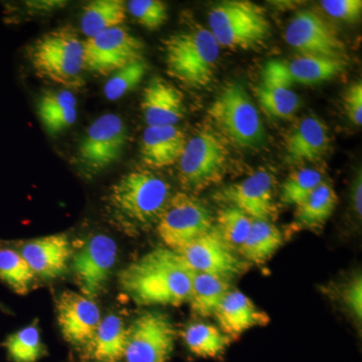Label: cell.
<instances>
[{
  "label": "cell",
  "instance_id": "7a4b0ae2",
  "mask_svg": "<svg viewBox=\"0 0 362 362\" xmlns=\"http://www.w3.org/2000/svg\"><path fill=\"white\" fill-rule=\"evenodd\" d=\"M170 197V187L163 178L137 169L117 181L107 201L114 218L122 225L146 228L157 223Z\"/></svg>",
  "mask_w": 362,
  "mask_h": 362
},
{
  "label": "cell",
  "instance_id": "44dd1931",
  "mask_svg": "<svg viewBox=\"0 0 362 362\" xmlns=\"http://www.w3.org/2000/svg\"><path fill=\"white\" fill-rule=\"evenodd\" d=\"M187 141L176 126H148L142 136L141 160L149 168H168L180 160Z\"/></svg>",
  "mask_w": 362,
  "mask_h": 362
},
{
  "label": "cell",
  "instance_id": "f546056e",
  "mask_svg": "<svg viewBox=\"0 0 362 362\" xmlns=\"http://www.w3.org/2000/svg\"><path fill=\"white\" fill-rule=\"evenodd\" d=\"M256 96L262 109L272 118L287 119L300 108V99L291 88L262 78L256 88Z\"/></svg>",
  "mask_w": 362,
  "mask_h": 362
},
{
  "label": "cell",
  "instance_id": "8992f818",
  "mask_svg": "<svg viewBox=\"0 0 362 362\" xmlns=\"http://www.w3.org/2000/svg\"><path fill=\"white\" fill-rule=\"evenodd\" d=\"M209 115L221 132L243 148H257L266 140V130L256 105L242 85L230 83L218 93Z\"/></svg>",
  "mask_w": 362,
  "mask_h": 362
},
{
  "label": "cell",
  "instance_id": "9a60e30c",
  "mask_svg": "<svg viewBox=\"0 0 362 362\" xmlns=\"http://www.w3.org/2000/svg\"><path fill=\"white\" fill-rule=\"evenodd\" d=\"M346 68L344 59L301 56L291 59L270 61L263 71L264 78L291 88L293 85L312 86L337 77Z\"/></svg>",
  "mask_w": 362,
  "mask_h": 362
},
{
  "label": "cell",
  "instance_id": "52a82bcc",
  "mask_svg": "<svg viewBox=\"0 0 362 362\" xmlns=\"http://www.w3.org/2000/svg\"><path fill=\"white\" fill-rule=\"evenodd\" d=\"M228 152L221 136L211 128H202L187 140L178 160V176L187 190L204 189L223 177Z\"/></svg>",
  "mask_w": 362,
  "mask_h": 362
},
{
  "label": "cell",
  "instance_id": "ba28073f",
  "mask_svg": "<svg viewBox=\"0 0 362 362\" xmlns=\"http://www.w3.org/2000/svg\"><path fill=\"white\" fill-rule=\"evenodd\" d=\"M209 207L197 197L177 192L171 195L157 221V233L166 247L180 252L213 228Z\"/></svg>",
  "mask_w": 362,
  "mask_h": 362
},
{
  "label": "cell",
  "instance_id": "603a6c76",
  "mask_svg": "<svg viewBox=\"0 0 362 362\" xmlns=\"http://www.w3.org/2000/svg\"><path fill=\"white\" fill-rule=\"evenodd\" d=\"M37 115L49 134H59L77 121V99L69 90L45 93L37 102Z\"/></svg>",
  "mask_w": 362,
  "mask_h": 362
},
{
  "label": "cell",
  "instance_id": "3957f363",
  "mask_svg": "<svg viewBox=\"0 0 362 362\" xmlns=\"http://www.w3.org/2000/svg\"><path fill=\"white\" fill-rule=\"evenodd\" d=\"M220 49L211 30L202 26L173 33L164 42L168 74L188 87H206L213 81Z\"/></svg>",
  "mask_w": 362,
  "mask_h": 362
},
{
  "label": "cell",
  "instance_id": "ffe728a7",
  "mask_svg": "<svg viewBox=\"0 0 362 362\" xmlns=\"http://www.w3.org/2000/svg\"><path fill=\"white\" fill-rule=\"evenodd\" d=\"M330 145L326 124L318 117L308 116L300 121L286 138L285 149L293 163L320 160Z\"/></svg>",
  "mask_w": 362,
  "mask_h": 362
},
{
  "label": "cell",
  "instance_id": "7402d4cb",
  "mask_svg": "<svg viewBox=\"0 0 362 362\" xmlns=\"http://www.w3.org/2000/svg\"><path fill=\"white\" fill-rule=\"evenodd\" d=\"M220 329L230 337L270 322V317L239 290H230L214 313Z\"/></svg>",
  "mask_w": 362,
  "mask_h": 362
},
{
  "label": "cell",
  "instance_id": "d6986e66",
  "mask_svg": "<svg viewBox=\"0 0 362 362\" xmlns=\"http://www.w3.org/2000/svg\"><path fill=\"white\" fill-rule=\"evenodd\" d=\"M141 110L148 126H175L185 117L182 93L165 78H152L143 90Z\"/></svg>",
  "mask_w": 362,
  "mask_h": 362
},
{
  "label": "cell",
  "instance_id": "9c48e42d",
  "mask_svg": "<svg viewBox=\"0 0 362 362\" xmlns=\"http://www.w3.org/2000/svg\"><path fill=\"white\" fill-rule=\"evenodd\" d=\"M127 140V126L122 118L104 114L90 124L83 137L77 152L78 164L89 173H100L119 160Z\"/></svg>",
  "mask_w": 362,
  "mask_h": 362
},
{
  "label": "cell",
  "instance_id": "6da1fadb",
  "mask_svg": "<svg viewBox=\"0 0 362 362\" xmlns=\"http://www.w3.org/2000/svg\"><path fill=\"white\" fill-rule=\"evenodd\" d=\"M195 271L177 252L159 247L121 271L124 291L144 306H180L188 301Z\"/></svg>",
  "mask_w": 362,
  "mask_h": 362
},
{
  "label": "cell",
  "instance_id": "ab89813d",
  "mask_svg": "<svg viewBox=\"0 0 362 362\" xmlns=\"http://www.w3.org/2000/svg\"><path fill=\"white\" fill-rule=\"evenodd\" d=\"M351 201L354 211L361 218L362 214V175L361 170L356 173L354 182H352Z\"/></svg>",
  "mask_w": 362,
  "mask_h": 362
},
{
  "label": "cell",
  "instance_id": "83f0119b",
  "mask_svg": "<svg viewBox=\"0 0 362 362\" xmlns=\"http://www.w3.org/2000/svg\"><path fill=\"white\" fill-rule=\"evenodd\" d=\"M183 339L189 351L202 358L221 356L232 343V337L209 323L190 324L183 332Z\"/></svg>",
  "mask_w": 362,
  "mask_h": 362
},
{
  "label": "cell",
  "instance_id": "4dcf8cb0",
  "mask_svg": "<svg viewBox=\"0 0 362 362\" xmlns=\"http://www.w3.org/2000/svg\"><path fill=\"white\" fill-rule=\"evenodd\" d=\"M35 274L21 256L11 247H0V280L18 294L30 291Z\"/></svg>",
  "mask_w": 362,
  "mask_h": 362
},
{
  "label": "cell",
  "instance_id": "8fae6325",
  "mask_svg": "<svg viewBox=\"0 0 362 362\" xmlns=\"http://www.w3.org/2000/svg\"><path fill=\"white\" fill-rule=\"evenodd\" d=\"M175 330L161 312H146L128 328L125 362H168L175 349Z\"/></svg>",
  "mask_w": 362,
  "mask_h": 362
},
{
  "label": "cell",
  "instance_id": "e0dca14e",
  "mask_svg": "<svg viewBox=\"0 0 362 362\" xmlns=\"http://www.w3.org/2000/svg\"><path fill=\"white\" fill-rule=\"evenodd\" d=\"M62 334L71 344L92 341L100 322L101 312L90 298L73 291L62 293L57 303Z\"/></svg>",
  "mask_w": 362,
  "mask_h": 362
},
{
  "label": "cell",
  "instance_id": "1f68e13d",
  "mask_svg": "<svg viewBox=\"0 0 362 362\" xmlns=\"http://www.w3.org/2000/svg\"><path fill=\"white\" fill-rule=\"evenodd\" d=\"M324 182L320 171L300 168L291 173L281 187V201L285 204L299 206Z\"/></svg>",
  "mask_w": 362,
  "mask_h": 362
},
{
  "label": "cell",
  "instance_id": "277c9868",
  "mask_svg": "<svg viewBox=\"0 0 362 362\" xmlns=\"http://www.w3.org/2000/svg\"><path fill=\"white\" fill-rule=\"evenodd\" d=\"M28 58L39 77L69 89L84 86V42L71 26L45 33L28 49Z\"/></svg>",
  "mask_w": 362,
  "mask_h": 362
},
{
  "label": "cell",
  "instance_id": "8d00e7d4",
  "mask_svg": "<svg viewBox=\"0 0 362 362\" xmlns=\"http://www.w3.org/2000/svg\"><path fill=\"white\" fill-rule=\"evenodd\" d=\"M320 6L328 16L337 20L350 23L361 21V0H323Z\"/></svg>",
  "mask_w": 362,
  "mask_h": 362
},
{
  "label": "cell",
  "instance_id": "74e56055",
  "mask_svg": "<svg viewBox=\"0 0 362 362\" xmlns=\"http://www.w3.org/2000/svg\"><path fill=\"white\" fill-rule=\"evenodd\" d=\"M342 299L351 315L361 322L362 319V278L357 274L350 279L342 292Z\"/></svg>",
  "mask_w": 362,
  "mask_h": 362
},
{
  "label": "cell",
  "instance_id": "4316f807",
  "mask_svg": "<svg viewBox=\"0 0 362 362\" xmlns=\"http://www.w3.org/2000/svg\"><path fill=\"white\" fill-rule=\"evenodd\" d=\"M283 235L269 221H252L251 230L240 252L247 262L264 264L282 246Z\"/></svg>",
  "mask_w": 362,
  "mask_h": 362
},
{
  "label": "cell",
  "instance_id": "f1b7e54d",
  "mask_svg": "<svg viewBox=\"0 0 362 362\" xmlns=\"http://www.w3.org/2000/svg\"><path fill=\"white\" fill-rule=\"evenodd\" d=\"M337 192L329 183H321L303 202L296 206V221L300 226L317 228L326 223L337 206Z\"/></svg>",
  "mask_w": 362,
  "mask_h": 362
},
{
  "label": "cell",
  "instance_id": "ac0fdd59",
  "mask_svg": "<svg viewBox=\"0 0 362 362\" xmlns=\"http://www.w3.org/2000/svg\"><path fill=\"white\" fill-rule=\"evenodd\" d=\"M20 252L35 276L54 279L65 273L71 250L65 233H57L28 240Z\"/></svg>",
  "mask_w": 362,
  "mask_h": 362
},
{
  "label": "cell",
  "instance_id": "484cf974",
  "mask_svg": "<svg viewBox=\"0 0 362 362\" xmlns=\"http://www.w3.org/2000/svg\"><path fill=\"white\" fill-rule=\"evenodd\" d=\"M125 1L122 0H94L83 8L81 30L87 39L105 30L123 25L126 21Z\"/></svg>",
  "mask_w": 362,
  "mask_h": 362
},
{
  "label": "cell",
  "instance_id": "5b68a950",
  "mask_svg": "<svg viewBox=\"0 0 362 362\" xmlns=\"http://www.w3.org/2000/svg\"><path fill=\"white\" fill-rule=\"evenodd\" d=\"M209 30L220 47L250 49L263 44L271 32L265 11L247 0H228L209 13Z\"/></svg>",
  "mask_w": 362,
  "mask_h": 362
},
{
  "label": "cell",
  "instance_id": "7c38bea8",
  "mask_svg": "<svg viewBox=\"0 0 362 362\" xmlns=\"http://www.w3.org/2000/svg\"><path fill=\"white\" fill-rule=\"evenodd\" d=\"M284 37L287 44L303 56L342 59L345 56V45L339 35L318 13L309 9L293 16Z\"/></svg>",
  "mask_w": 362,
  "mask_h": 362
},
{
  "label": "cell",
  "instance_id": "30bf717a",
  "mask_svg": "<svg viewBox=\"0 0 362 362\" xmlns=\"http://www.w3.org/2000/svg\"><path fill=\"white\" fill-rule=\"evenodd\" d=\"M145 45L123 25L110 28L84 42L85 70L112 75L123 66L143 59Z\"/></svg>",
  "mask_w": 362,
  "mask_h": 362
},
{
  "label": "cell",
  "instance_id": "d6a6232c",
  "mask_svg": "<svg viewBox=\"0 0 362 362\" xmlns=\"http://www.w3.org/2000/svg\"><path fill=\"white\" fill-rule=\"evenodd\" d=\"M252 221L235 206L221 209L216 216V230L235 251L240 250L251 230Z\"/></svg>",
  "mask_w": 362,
  "mask_h": 362
},
{
  "label": "cell",
  "instance_id": "4fadbf2b",
  "mask_svg": "<svg viewBox=\"0 0 362 362\" xmlns=\"http://www.w3.org/2000/svg\"><path fill=\"white\" fill-rule=\"evenodd\" d=\"M177 252L192 270L228 281L246 271L245 262L221 238L216 226Z\"/></svg>",
  "mask_w": 362,
  "mask_h": 362
},
{
  "label": "cell",
  "instance_id": "d4e9b609",
  "mask_svg": "<svg viewBox=\"0 0 362 362\" xmlns=\"http://www.w3.org/2000/svg\"><path fill=\"white\" fill-rule=\"evenodd\" d=\"M230 290V281L218 276L195 272L192 293L188 300L192 312L201 317L214 315Z\"/></svg>",
  "mask_w": 362,
  "mask_h": 362
},
{
  "label": "cell",
  "instance_id": "836d02e7",
  "mask_svg": "<svg viewBox=\"0 0 362 362\" xmlns=\"http://www.w3.org/2000/svg\"><path fill=\"white\" fill-rule=\"evenodd\" d=\"M6 349L14 362H37L42 356V344L37 326L16 331L7 338Z\"/></svg>",
  "mask_w": 362,
  "mask_h": 362
},
{
  "label": "cell",
  "instance_id": "5bb4252c",
  "mask_svg": "<svg viewBox=\"0 0 362 362\" xmlns=\"http://www.w3.org/2000/svg\"><path fill=\"white\" fill-rule=\"evenodd\" d=\"M116 243L106 235H96L75 255L73 268L81 291L86 297H97L110 278L117 259Z\"/></svg>",
  "mask_w": 362,
  "mask_h": 362
},
{
  "label": "cell",
  "instance_id": "cb8c5ba5",
  "mask_svg": "<svg viewBox=\"0 0 362 362\" xmlns=\"http://www.w3.org/2000/svg\"><path fill=\"white\" fill-rule=\"evenodd\" d=\"M128 328L116 315L102 319L90 344V354L99 362H117L122 359L127 344Z\"/></svg>",
  "mask_w": 362,
  "mask_h": 362
},
{
  "label": "cell",
  "instance_id": "2e32d148",
  "mask_svg": "<svg viewBox=\"0 0 362 362\" xmlns=\"http://www.w3.org/2000/svg\"><path fill=\"white\" fill-rule=\"evenodd\" d=\"M274 185L273 175L268 171L259 170L223 188L218 199L237 207L252 220L269 221L276 211Z\"/></svg>",
  "mask_w": 362,
  "mask_h": 362
},
{
  "label": "cell",
  "instance_id": "d590c367",
  "mask_svg": "<svg viewBox=\"0 0 362 362\" xmlns=\"http://www.w3.org/2000/svg\"><path fill=\"white\" fill-rule=\"evenodd\" d=\"M126 8L139 25L148 30H158L168 21V6L160 0H131Z\"/></svg>",
  "mask_w": 362,
  "mask_h": 362
},
{
  "label": "cell",
  "instance_id": "e575fe53",
  "mask_svg": "<svg viewBox=\"0 0 362 362\" xmlns=\"http://www.w3.org/2000/svg\"><path fill=\"white\" fill-rule=\"evenodd\" d=\"M147 64L144 59L133 62L112 74L104 87V95L109 101H117L134 90L146 75Z\"/></svg>",
  "mask_w": 362,
  "mask_h": 362
},
{
  "label": "cell",
  "instance_id": "f35d334b",
  "mask_svg": "<svg viewBox=\"0 0 362 362\" xmlns=\"http://www.w3.org/2000/svg\"><path fill=\"white\" fill-rule=\"evenodd\" d=\"M345 113L354 125H362V84L354 83L347 88L343 96Z\"/></svg>",
  "mask_w": 362,
  "mask_h": 362
}]
</instances>
